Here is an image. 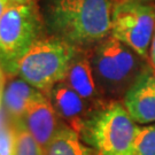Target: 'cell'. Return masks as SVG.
<instances>
[{"instance_id":"obj_7","label":"cell","mask_w":155,"mask_h":155,"mask_svg":"<svg viewBox=\"0 0 155 155\" xmlns=\"http://www.w3.org/2000/svg\"><path fill=\"white\" fill-rule=\"evenodd\" d=\"M23 124L45 150L64 123L58 116L50 99L40 93L29 102Z\"/></svg>"},{"instance_id":"obj_11","label":"cell","mask_w":155,"mask_h":155,"mask_svg":"<svg viewBox=\"0 0 155 155\" xmlns=\"http://www.w3.org/2000/svg\"><path fill=\"white\" fill-rule=\"evenodd\" d=\"M9 81L6 82L2 93V108L15 123L23 122V117L29 102L41 93L23 78L9 74Z\"/></svg>"},{"instance_id":"obj_5","label":"cell","mask_w":155,"mask_h":155,"mask_svg":"<svg viewBox=\"0 0 155 155\" xmlns=\"http://www.w3.org/2000/svg\"><path fill=\"white\" fill-rule=\"evenodd\" d=\"M45 21L37 1L11 5L0 18V67L13 74L16 62L44 33Z\"/></svg>"},{"instance_id":"obj_8","label":"cell","mask_w":155,"mask_h":155,"mask_svg":"<svg viewBox=\"0 0 155 155\" xmlns=\"http://www.w3.org/2000/svg\"><path fill=\"white\" fill-rule=\"evenodd\" d=\"M123 105L136 123H155V70L145 68L123 97Z\"/></svg>"},{"instance_id":"obj_12","label":"cell","mask_w":155,"mask_h":155,"mask_svg":"<svg viewBox=\"0 0 155 155\" xmlns=\"http://www.w3.org/2000/svg\"><path fill=\"white\" fill-rule=\"evenodd\" d=\"M44 155H95L81 139L79 133L63 124L44 150Z\"/></svg>"},{"instance_id":"obj_2","label":"cell","mask_w":155,"mask_h":155,"mask_svg":"<svg viewBox=\"0 0 155 155\" xmlns=\"http://www.w3.org/2000/svg\"><path fill=\"white\" fill-rule=\"evenodd\" d=\"M78 48L55 35L43 33L16 62L13 74L48 97L53 86L64 81Z\"/></svg>"},{"instance_id":"obj_18","label":"cell","mask_w":155,"mask_h":155,"mask_svg":"<svg viewBox=\"0 0 155 155\" xmlns=\"http://www.w3.org/2000/svg\"><path fill=\"white\" fill-rule=\"evenodd\" d=\"M9 6H11V0H0V18L2 17Z\"/></svg>"},{"instance_id":"obj_4","label":"cell","mask_w":155,"mask_h":155,"mask_svg":"<svg viewBox=\"0 0 155 155\" xmlns=\"http://www.w3.org/2000/svg\"><path fill=\"white\" fill-rule=\"evenodd\" d=\"M137 53L111 36L95 45L91 63L102 97L110 100L124 97L145 69Z\"/></svg>"},{"instance_id":"obj_14","label":"cell","mask_w":155,"mask_h":155,"mask_svg":"<svg viewBox=\"0 0 155 155\" xmlns=\"http://www.w3.org/2000/svg\"><path fill=\"white\" fill-rule=\"evenodd\" d=\"M130 155H155V123L138 127Z\"/></svg>"},{"instance_id":"obj_3","label":"cell","mask_w":155,"mask_h":155,"mask_svg":"<svg viewBox=\"0 0 155 155\" xmlns=\"http://www.w3.org/2000/svg\"><path fill=\"white\" fill-rule=\"evenodd\" d=\"M138 125L118 100H109L91 110L79 136L95 155H130Z\"/></svg>"},{"instance_id":"obj_17","label":"cell","mask_w":155,"mask_h":155,"mask_svg":"<svg viewBox=\"0 0 155 155\" xmlns=\"http://www.w3.org/2000/svg\"><path fill=\"white\" fill-rule=\"evenodd\" d=\"M6 84V76L4 74L2 68L0 67V110L2 108V93H4V89H5Z\"/></svg>"},{"instance_id":"obj_1","label":"cell","mask_w":155,"mask_h":155,"mask_svg":"<svg viewBox=\"0 0 155 155\" xmlns=\"http://www.w3.org/2000/svg\"><path fill=\"white\" fill-rule=\"evenodd\" d=\"M44 21L50 33L79 48L110 36L113 0H45Z\"/></svg>"},{"instance_id":"obj_6","label":"cell","mask_w":155,"mask_h":155,"mask_svg":"<svg viewBox=\"0 0 155 155\" xmlns=\"http://www.w3.org/2000/svg\"><path fill=\"white\" fill-rule=\"evenodd\" d=\"M155 29V9L150 4L122 2L113 7L110 36L148 59L150 41Z\"/></svg>"},{"instance_id":"obj_9","label":"cell","mask_w":155,"mask_h":155,"mask_svg":"<svg viewBox=\"0 0 155 155\" xmlns=\"http://www.w3.org/2000/svg\"><path fill=\"white\" fill-rule=\"evenodd\" d=\"M91 52L92 51L89 48H78L63 82L77 92L90 106L95 108L104 102V97L94 77L91 63Z\"/></svg>"},{"instance_id":"obj_20","label":"cell","mask_w":155,"mask_h":155,"mask_svg":"<svg viewBox=\"0 0 155 155\" xmlns=\"http://www.w3.org/2000/svg\"><path fill=\"white\" fill-rule=\"evenodd\" d=\"M36 2V0H11V5H28Z\"/></svg>"},{"instance_id":"obj_13","label":"cell","mask_w":155,"mask_h":155,"mask_svg":"<svg viewBox=\"0 0 155 155\" xmlns=\"http://www.w3.org/2000/svg\"><path fill=\"white\" fill-rule=\"evenodd\" d=\"M14 155H44V150L27 130L23 122L16 123Z\"/></svg>"},{"instance_id":"obj_15","label":"cell","mask_w":155,"mask_h":155,"mask_svg":"<svg viewBox=\"0 0 155 155\" xmlns=\"http://www.w3.org/2000/svg\"><path fill=\"white\" fill-rule=\"evenodd\" d=\"M15 127H16V123L6 114L4 108H1L0 110V155H14Z\"/></svg>"},{"instance_id":"obj_10","label":"cell","mask_w":155,"mask_h":155,"mask_svg":"<svg viewBox=\"0 0 155 155\" xmlns=\"http://www.w3.org/2000/svg\"><path fill=\"white\" fill-rule=\"evenodd\" d=\"M47 98L60 120L76 132H79L85 118L94 109L66 82L55 84Z\"/></svg>"},{"instance_id":"obj_19","label":"cell","mask_w":155,"mask_h":155,"mask_svg":"<svg viewBox=\"0 0 155 155\" xmlns=\"http://www.w3.org/2000/svg\"><path fill=\"white\" fill-rule=\"evenodd\" d=\"M150 1L154 0H113V4H122V2H141V4H150Z\"/></svg>"},{"instance_id":"obj_16","label":"cell","mask_w":155,"mask_h":155,"mask_svg":"<svg viewBox=\"0 0 155 155\" xmlns=\"http://www.w3.org/2000/svg\"><path fill=\"white\" fill-rule=\"evenodd\" d=\"M148 59H150V66H152V69L155 70V29H154V33H153V37H152V41H150Z\"/></svg>"}]
</instances>
